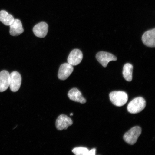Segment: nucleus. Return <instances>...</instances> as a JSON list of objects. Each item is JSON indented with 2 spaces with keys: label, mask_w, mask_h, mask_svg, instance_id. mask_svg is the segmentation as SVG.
Here are the masks:
<instances>
[{
  "label": "nucleus",
  "mask_w": 155,
  "mask_h": 155,
  "mask_svg": "<svg viewBox=\"0 0 155 155\" xmlns=\"http://www.w3.org/2000/svg\"><path fill=\"white\" fill-rule=\"evenodd\" d=\"M146 101L144 98L138 97L134 99L129 103L127 107L128 111L135 114L143 111L146 106Z\"/></svg>",
  "instance_id": "nucleus-1"
},
{
  "label": "nucleus",
  "mask_w": 155,
  "mask_h": 155,
  "mask_svg": "<svg viewBox=\"0 0 155 155\" xmlns=\"http://www.w3.org/2000/svg\"><path fill=\"white\" fill-rule=\"evenodd\" d=\"M110 99L114 105L118 107L123 106L128 100V95L127 93L121 91H114L110 93Z\"/></svg>",
  "instance_id": "nucleus-2"
},
{
  "label": "nucleus",
  "mask_w": 155,
  "mask_h": 155,
  "mask_svg": "<svg viewBox=\"0 0 155 155\" xmlns=\"http://www.w3.org/2000/svg\"><path fill=\"white\" fill-rule=\"evenodd\" d=\"M141 133V127L138 126H136L125 134L123 137L124 140L129 144H134Z\"/></svg>",
  "instance_id": "nucleus-3"
},
{
  "label": "nucleus",
  "mask_w": 155,
  "mask_h": 155,
  "mask_svg": "<svg viewBox=\"0 0 155 155\" xmlns=\"http://www.w3.org/2000/svg\"><path fill=\"white\" fill-rule=\"evenodd\" d=\"M21 82V75L17 71H13L10 74L9 87L12 91L16 92L18 91L20 88Z\"/></svg>",
  "instance_id": "nucleus-4"
},
{
  "label": "nucleus",
  "mask_w": 155,
  "mask_h": 155,
  "mask_svg": "<svg viewBox=\"0 0 155 155\" xmlns=\"http://www.w3.org/2000/svg\"><path fill=\"white\" fill-rule=\"evenodd\" d=\"M96 58L104 67H107L110 61H116L117 60V58L113 54L105 51H100L97 53Z\"/></svg>",
  "instance_id": "nucleus-5"
},
{
  "label": "nucleus",
  "mask_w": 155,
  "mask_h": 155,
  "mask_svg": "<svg viewBox=\"0 0 155 155\" xmlns=\"http://www.w3.org/2000/svg\"><path fill=\"white\" fill-rule=\"evenodd\" d=\"M73 124V121L70 118L65 115H61L56 121V126L58 130H67L69 126Z\"/></svg>",
  "instance_id": "nucleus-6"
},
{
  "label": "nucleus",
  "mask_w": 155,
  "mask_h": 155,
  "mask_svg": "<svg viewBox=\"0 0 155 155\" xmlns=\"http://www.w3.org/2000/svg\"><path fill=\"white\" fill-rule=\"evenodd\" d=\"M73 70V66L68 63L62 64L60 66L58 71V78L61 80H66L72 73Z\"/></svg>",
  "instance_id": "nucleus-7"
},
{
  "label": "nucleus",
  "mask_w": 155,
  "mask_h": 155,
  "mask_svg": "<svg viewBox=\"0 0 155 155\" xmlns=\"http://www.w3.org/2000/svg\"><path fill=\"white\" fill-rule=\"evenodd\" d=\"M83 57L82 51L80 50L75 49L70 53L68 58V62L72 66L77 65L81 63Z\"/></svg>",
  "instance_id": "nucleus-8"
},
{
  "label": "nucleus",
  "mask_w": 155,
  "mask_h": 155,
  "mask_svg": "<svg viewBox=\"0 0 155 155\" xmlns=\"http://www.w3.org/2000/svg\"><path fill=\"white\" fill-rule=\"evenodd\" d=\"M142 40L145 45L150 47L155 46V28L145 32L143 35Z\"/></svg>",
  "instance_id": "nucleus-9"
},
{
  "label": "nucleus",
  "mask_w": 155,
  "mask_h": 155,
  "mask_svg": "<svg viewBox=\"0 0 155 155\" xmlns=\"http://www.w3.org/2000/svg\"><path fill=\"white\" fill-rule=\"evenodd\" d=\"M48 25L45 22L38 23L35 26L33 31L35 35L40 38H43L47 35L48 31Z\"/></svg>",
  "instance_id": "nucleus-10"
},
{
  "label": "nucleus",
  "mask_w": 155,
  "mask_h": 155,
  "mask_svg": "<svg viewBox=\"0 0 155 155\" xmlns=\"http://www.w3.org/2000/svg\"><path fill=\"white\" fill-rule=\"evenodd\" d=\"M10 34L12 36H18L24 32L22 23L18 19H14L13 22L9 25Z\"/></svg>",
  "instance_id": "nucleus-11"
},
{
  "label": "nucleus",
  "mask_w": 155,
  "mask_h": 155,
  "mask_svg": "<svg viewBox=\"0 0 155 155\" xmlns=\"http://www.w3.org/2000/svg\"><path fill=\"white\" fill-rule=\"evenodd\" d=\"M10 74L7 71L0 72V92H3L7 90L9 86Z\"/></svg>",
  "instance_id": "nucleus-12"
},
{
  "label": "nucleus",
  "mask_w": 155,
  "mask_h": 155,
  "mask_svg": "<svg viewBox=\"0 0 155 155\" xmlns=\"http://www.w3.org/2000/svg\"><path fill=\"white\" fill-rule=\"evenodd\" d=\"M68 97L70 99L74 101L84 104L86 100L82 96V93L77 88L71 89L68 93Z\"/></svg>",
  "instance_id": "nucleus-13"
},
{
  "label": "nucleus",
  "mask_w": 155,
  "mask_h": 155,
  "mask_svg": "<svg viewBox=\"0 0 155 155\" xmlns=\"http://www.w3.org/2000/svg\"><path fill=\"white\" fill-rule=\"evenodd\" d=\"M12 15L9 14L5 10L0 11V21L6 26H9L14 20Z\"/></svg>",
  "instance_id": "nucleus-14"
},
{
  "label": "nucleus",
  "mask_w": 155,
  "mask_h": 155,
  "mask_svg": "<svg viewBox=\"0 0 155 155\" xmlns=\"http://www.w3.org/2000/svg\"><path fill=\"white\" fill-rule=\"evenodd\" d=\"M133 69V66L130 63L126 64L123 67V77L128 82H131L132 80Z\"/></svg>",
  "instance_id": "nucleus-15"
},
{
  "label": "nucleus",
  "mask_w": 155,
  "mask_h": 155,
  "mask_svg": "<svg viewBox=\"0 0 155 155\" xmlns=\"http://www.w3.org/2000/svg\"><path fill=\"white\" fill-rule=\"evenodd\" d=\"M72 152L76 155H88L89 150L84 147H77L74 148Z\"/></svg>",
  "instance_id": "nucleus-16"
},
{
  "label": "nucleus",
  "mask_w": 155,
  "mask_h": 155,
  "mask_svg": "<svg viewBox=\"0 0 155 155\" xmlns=\"http://www.w3.org/2000/svg\"><path fill=\"white\" fill-rule=\"evenodd\" d=\"M96 149L93 148L91 150L89 151L88 153V155H95Z\"/></svg>",
  "instance_id": "nucleus-17"
},
{
  "label": "nucleus",
  "mask_w": 155,
  "mask_h": 155,
  "mask_svg": "<svg viewBox=\"0 0 155 155\" xmlns=\"http://www.w3.org/2000/svg\"><path fill=\"white\" fill-rule=\"evenodd\" d=\"M73 115V114H72V113H71V114H70V116H72Z\"/></svg>",
  "instance_id": "nucleus-18"
}]
</instances>
